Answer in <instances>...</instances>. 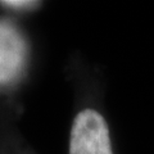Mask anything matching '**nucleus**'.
I'll return each instance as SVG.
<instances>
[{
    "label": "nucleus",
    "mask_w": 154,
    "mask_h": 154,
    "mask_svg": "<svg viewBox=\"0 0 154 154\" xmlns=\"http://www.w3.org/2000/svg\"><path fill=\"white\" fill-rule=\"evenodd\" d=\"M0 5H4L12 9H32L38 5L37 2L30 0H8V2H0Z\"/></svg>",
    "instance_id": "7ed1b4c3"
},
{
    "label": "nucleus",
    "mask_w": 154,
    "mask_h": 154,
    "mask_svg": "<svg viewBox=\"0 0 154 154\" xmlns=\"http://www.w3.org/2000/svg\"><path fill=\"white\" fill-rule=\"evenodd\" d=\"M28 45L22 32L0 19V89L14 84L27 64Z\"/></svg>",
    "instance_id": "f03ea898"
},
{
    "label": "nucleus",
    "mask_w": 154,
    "mask_h": 154,
    "mask_svg": "<svg viewBox=\"0 0 154 154\" xmlns=\"http://www.w3.org/2000/svg\"><path fill=\"white\" fill-rule=\"evenodd\" d=\"M69 154H113L108 125L96 110L84 109L76 116L71 128Z\"/></svg>",
    "instance_id": "f257e3e1"
}]
</instances>
